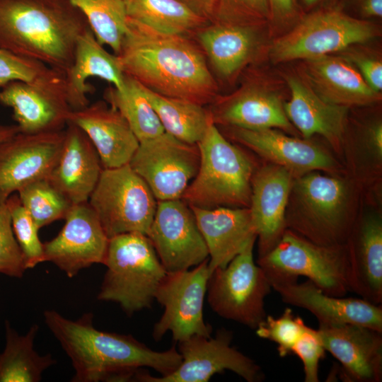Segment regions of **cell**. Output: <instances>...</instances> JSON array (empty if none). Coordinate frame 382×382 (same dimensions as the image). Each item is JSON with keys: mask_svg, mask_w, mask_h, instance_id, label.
I'll return each instance as SVG.
<instances>
[{"mask_svg": "<svg viewBox=\"0 0 382 382\" xmlns=\"http://www.w3.org/2000/svg\"><path fill=\"white\" fill-rule=\"evenodd\" d=\"M291 353L303 363L305 382H318L319 361L325 356V349L318 330L308 327L293 347Z\"/></svg>", "mask_w": 382, "mask_h": 382, "instance_id": "cell-42", "label": "cell"}, {"mask_svg": "<svg viewBox=\"0 0 382 382\" xmlns=\"http://www.w3.org/2000/svg\"><path fill=\"white\" fill-rule=\"evenodd\" d=\"M104 97L126 119L139 142L165 132L158 115L144 93L142 85L132 77L125 75L123 87L108 88Z\"/></svg>", "mask_w": 382, "mask_h": 382, "instance_id": "cell-34", "label": "cell"}, {"mask_svg": "<svg viewBox=\"0 0 382 382\" xmlns=\"http://www.w3.org/2000/svg\"><path fill=\"white\" fill-rule=\"evenodd\" d=\"M257 264L270 285L297 282L303 276L328 295L342 297L350 291L345 244L319 245L285 231L274 248L258 257Z\"/></svg>", "mask_w": 382, "mask_h": 382, "instance_id": "cell-6", "label": "cell"}, {"mask_svg": "<svg viewBox=\"0 0 382 382\" xmlns=\"http://www.w3.org/2000/svg\"><path fill=\"white\" fill-rule=\"evenodd\" d=\"M317 330L325 351L341 364V380L382 381V332L354 324L319 327Z\"/></svg>", "mask_w": 382, "mask_h": 382, "instance_id": "cell-18", "label": "cell"}, {"mask_svg": "<svg viewBox=\"0 0 382 382\" xmlns=\"http://www.w3.org/2000/svg\"><path fill=\"white\" fill-rule=\"evenodd\" d=\"M125 75L159 94L201 105L216 84L201 51L183 35L157 32L129 18L117 54Z\"/></svg>", "mask_w": 382, "mask_h": 382, "instance_id": "cell-1", "label": "cell"}, {"mask_svg": "<svg viewBox=\"0 0 382 382\" xmlns=\"http://www.w3.org/2000/svg\"><path fill=\"white\" fill-rule=\"evenodd\" d=\"M142 88L165 132L182 141L197 144L213 122L209 111L196 103L166 96L143 85Z\"/></svg>", "mask_w": 382, "mask_h": 382, "instance_id": "cell-32", "label": "cell"}, {"mask_svg": "<svg viewBox=\"0 0 382 382\" xmlns=\"http://www.w3.org/2000/svg\"><path fill=\"white\" fill-rule=\"evenodd\" d=\"M250 243L225 267L216 268L207 283V298L219 316L255 329L266 317L265 299L272 286L263 270L255 263Z\"/></svg>", "mask_w": 382, "mask_h": 382, "instance_id": "cell-9", "label": "cell"}, {"mask_svg": "<svg viewBox=\"0 0 382 382\" xmlns=\"http://www.w3.org/2000/svg\"><path fill=\"white\" fill-rule=\"evenodd\" d=\"M103 265L98 299L117 303L128 316L151 307L167 272L149 237L137 232L110 238Z\"/></svg>", "mask_w": 382, "mask_h": 382, "instance_id": "cell-5", "label": "cell"}, {"mask_svg": "<svg viewBox=\"0 0 382 382\" xmlns=\"http://www.w3.org/2000/svg\"><path fill=\"white\" fill-rule=\"evenodd\" d=\"M88 203L110 239L133 232L147 236L158 201L128 163L103 168Z\"/></svg>", "mask_w": 382, "mask_h": 382, "instance_id": "cell-8", "label": "cell"}, {"mask_svg": "<svg viewBox=\"0 0 382 382\" xmlns=\"http://www.w3.org/2000/svg\"><path fill=\"white\" fill-rule=\"evenodd\" d=\"M88 28L76 42L73 64L65 74V92L72 110L82 109L89 104L87 97L94 87L87 83L91 77L102 79L121 89L125 74L117 55L111 54Z\"/></svg>", "mask_w": 382, "mask_h": 382, "instance_id": "cell-27", "label": "cell"}, {"mask_svg": "<svg viewBox=\"0 0 382 382\" xmlns=\"http://www.w3.org/2000/svg\"><path fill=\"white\" fill-rule=\"evenodd\" d=\"M27 270L15 237L6 200L0 199V274L21 278Z\"/></svg>", "mask_w": 382, "mask_h": 382, "instance_id": "cell-41", "label": "cell"}, {"mask_svg": "<svg viewBox=\"0 0 382 382\" xmlns=\"http://www.w3.org/2000/svg\"><path fill=\"white\" fill-rule=\"evenodd\" d=\"M378 34L372 21L325 6L304 14L290 31L274 41L270 54L275 63L303 60L345 50Z\"/></svg>", "mask_w": 382, "mask_h": 382, "instance_id": "cell-7", "label": "cell"}, {"mask_svg": "<svg viewBox=\"0 0 382 382\" xmlns=\"http://www.w3.org/2000/svg\"><path fill=\"white\" fill-rule=\"evenodd\" d=\"M369 142L378 156L382 154V125L376 123L369 129Z\"/></svg>", "mask_w": 382, "mask_h": 382, "instance_id": "cell-46", "label": "cell"}, {"mask_svg": "<svg viewBox=\"0 0 382 382\" xmlns=\"http://www.w3.org/2000/svg\"><path fill=\"white\" fill-rule=\"evenodd\" d=\"M103 169L86 133L69 122L59 160L48 180L73 205L88 202Z\"/></svg>", "mask_w": 382, "mask_h": 382, "instance_id": "cell-21", "label": "cell"}, {"mask_svg": "<svg viewBox=\"0 0 382 382\" xmlns=\"http://www.w3.org/2000/svg\"><path fill=\"white\" fill-rule=\"evenodd\" d=\"M291 185V173L275 164L262 168L253 177L249 208L259 238V257L271 251L285 231Z\"/></svg>", "mask_w": 382, "mask_h": 382, "instance_id": "cell-22", "label": "cell"}, {"mask_svg": "<svg viewBox=\"0 0 382 382\" xmlns=\"http://www.w3.org/2000/svg\"><path fill=\"white\" fill-rule=\"evenodd\" d=\"M291 97L284 105L290 121L305 138L320 134L337 145L344 134L348 107L322 99L303 79L288 76Z\"/></svg>", "mask_w": 382, "mask_h": 382, "instance_id": "cell-29", "label": "cell"}, {"mask_svg": "<svg viewBox=\"0 0 382 382\" xmlns=\"http://www.w3.org/2000/svg\"><path fill=\"white\" fill-rule=\"evenodd\" d=\"M260 25L217 22L201 28L199 42L221 76H233L255 57L261 44Z\"/></svg>", "mask_w": 382, "mask_h": 382, "instance_id": "cell-30", "label": "cell"}, {"mask_svg": "<svg viewBox=\"0 0 382 382\" xmlns=\"http://www.w3.org/2000/svg\"><path fill=\"white\" fill-rule=\"evenodd\" d=\"M347 247L350 291L376 305L382 303V221L366 216Z\"/></svg>", "mask_w": 382, "mask_h": 382, "instance_id": "cell-28", "label": "cell"}, {"mask_svg": "<svg viewBox=\"0 0 382 382\" xmlns=\"http://www.w3.org/2000/svg\"><path fill=\"white\" fill-rule=\"evenodd\" d=\"M217 22L263 25L270 21L268 0H215Z\"/></svg>", "mask_w": 382, "mask_h": 382, "instance_id": "cell-40", "label": "cell"}, {"mask_svg": "<svg viewBox=\"0 0 382 382\" xmlns=\"http://www.w3.org/2000/svg\"><path fill=\"white\" fill-rule=\"evenodd\" d=\"M271 286L284 303L311 313L320 328L354 324L382 332L381 305L363 299L328 295L309 279L300 284L294 282Z\"/></svg>", "mask_w": 382, "mask_h": 382, "instance_id": "cell-19", "label": "cell"}, {"mask_svg": "<svg viewBox=\"0 0 382 382\" xmlns=\"http://www.w3.org/2000/svg\"><path fill=\"white\" fill-rule=\"evenodd\" d=\"M61 74L43 63L0 48V88L13 81L36 82Z\"/></svg>", "mask_w": 382, "mask_h": 382, "instance_id": "cell-39", "label": "cell"}, {"mask_svg": "<svg viewBox=\"0 0 382 382\" xmlns=\"http://www.w3.org/2000/svg\"><path fill=\"white\" fill-rule=\"evenodd\" d=\"M84 15L97 40L120 51L127 30L128 16L124 0H70Z\"/></svg>", "mask_w": 382, "mask_h": 382, "instance_id": "cell-35", "label": "cell"}, {"mask_svg": "<svg viewBox=\"0 0 382 382\" xmlns=\"http://www.w3.org/2000/svg\"><path fill=\"white\" fill-rule=\"evenodd\" d=\"M147 236L167 272L188 270L209 259L194 212L181 199L158 201Z\"/></svg>", "mask_w": 382, "mask_h": 382, "instance_id": "cell-13", "label": "cell"}, {"mask_svg": "<svg viewBox=\"0 0 382 382\" xmlns=\"http://www.w3.org/2000/svg\"><path fill=\"white\" fill-rule=\"evenodd\" d=\"M303 14L323 8L327 0H297Z\"/></svg>", "mask_w": 382, "mask_h": 382, "instance_id": "cell-47", "label": "cell"}, {"mask_svg": "<svg viewBox=\"0 0 382 382\" xmlns=\"http://www.w3.org/2000/svg\"><path fill=\"white\" fill-rule=\"evenodd\" d=\"M359 71L368 85L375 91L382 90V63L377 57L357 52L342 54Z\"/></svg>", "mask_w": 382, "mask_h": 382, "instance_id": "cell-43", "label": "cell"}, {"mask_svg": "<svg viewBox=\"0 0 382 382\" xmlns=\"http://www.w3.org/2000/svg\"><path fill=\"white\" fill-rule=\"evenodd\" d=\"M19 132L20 129L16 124L8 125L0 124V143L8 139Z\"/></svg>", "mask_w": 382, "mask_h": 382, "instance_id": "cell-48", "label": "cell"}, {"mask_svg": "<svg viewBox=\"0 0 382 382\" xmlns=\"http://www.w3.org/2000/svg\"><path fill=\"white\" fill-rule=\"evenodd\" d=\"M197 1L199 4H203L205 6L209 7L210 10H212V7L214 6L215 0H194Z\"/></svg>", "mask_w": 382, "mask_h": 382, "instance_id": "cell-49", "label": "cell"}, {"mask_svg": "<svg viewBox=\"0 0 382 382\" xmlns=\"http://www.w3.org/2000/svg\"><path fill=\"white\" fill-rule=\"evenodd\" d=\"M228 127L233 139L291 173L334 168L332 158L310 141L289 137L272 128L251 130Z\"/></svg>", "mask_w": 382, "mask_h": 382, "instance_id": "cell-25", "label": "cell"}, {"mask_svg": "<svg viewBox=\"0 0 382 382\" xmlns=\"http://www.w3.org/2000/svg\"><path fill=\"white\" fill-rule=\"evenodd\" d=\"M13 231L22 250L25 267L33 268L44 261L43 243L38 236L39 228L22 204L19 197L12 194L6 199Z\"/></svg>", "mask_w": 382, "mask_h": 382, "instance_id": "cell-37", "label": "cell"}, {"mask_svg": "<svg viewBox=\"0 0 382 382\" xmlns=\"http://www.w3.org/2000/svg\"><path fill=\"white\" fill-rule=\"evenodd\" d=\"M209 111L215 125L251 130L277 127L288 132L293 129L279 97L257 85L245 86L230 96L217 100Z\"/></svg>", "mask_w": 382, "mask_h": 382, "instance_id": "cell-26", "label": "cell"}, {"mask_svg": "<svg viewBox=\"0 0 382 382\" xmlns=\"http://www.w3.org/2000/svg\"><path fill=\"white\" fill-rule=\"evenodd\" d=\"M57 236L43 243L44 261L69 278L93 264H103L109 238L88 202L73 204Z\"/></svg>", "mask_w": 382, "mask_h": 382, "instance_id": "cell-17", "label": "cell"}, {"mask_svg": "<svg viewBox=\"0 0 382 382\" xmlns=\"http://www.w3.org/2000/svg\"><path fill=\"white\" fill-rule=\"evenodd\" d=\"M69 122L88 136L103 168L128 164L139 147V141L126 119L107 102L98 100L82 109L71 110Z\"/></svg>", "mask_w": 382, "mask_h": 382, "instance_id": "cell-20", "label": "cell"}, {"mask_svg": "<svg viewBox=\"0 0 382 382\" xmlns=\"http://www.w3.org/2000/svg\"><path fill=\"white\" fill-rule=\"evenodd\" d=\"M197 144L165 132L139 142L129 164L148 185L157 201L181 199L199 166Z\"/></svg>", "mask_w": 382, "mask_h": 382, "instance_id": "cell-12", "label": "cell"}, {"mask_svg": "<svg viewBox=\"0 0 382 382\" xmlns=\"http://www.w3.org/2000/svg\"><path fill=\"white\" fill-rule=\"evenodd\" d=\"M128 18L157 32L183 35L201 29L206 19L179 0H124Z\"/></svg>", "mask_w": 382, "mask_h": 382, "instance_id": "cell-33", "label": "cell"}, {"mask_svg": "<svg viewBox=\"0 0 382 382\" xmlns=\"http://www.w3.org/2000/svg\"><path fill=\"white\" fill-rule=\"evenodd\" d=\"M301 200L307 209L303 218L291 226L315 243L344 245L349 235L344 218L346 189L340 180L318 173L301 177L296 184Z\"/></svg>", "mask_w": 382, "mask_h": 382, "instance_id": "cell-16", "label": "cell"}, {"mask_svg": "<svg viewBox=\"0 0 382 382\" xmlns=\"http://www.w3.org/2000/svg\"><path fill=\"white\" fill-rule=\"evenodd\" d=\"M43 316L71 361L75 371L73 382L134 381L138 371L144 367L166 376L182 361L174 346L156 352L131 335L96 329L91 313H84L76 320L67 319L54 310L45 311Z\"/></svg>", "mask_w": 382, "mask_h": 382, "instance_id": "cell-2", "label": "cell"}, {"mask_svg": "<svg viewBox=\"0 0 382 382\" xmlns=\"http://www.w3.org/2000/svg\"><path fill=\"white\" fill-rule=\"evenodd\" d=\"M308 328L300 316L286 308L277 318L267 315L255 330L259 337L277 344L279 356L284 357L291 354L293 347Z\"/></svg>", "mask_w": 382, "mask_h": 382, "instance_id": "cell-38", "label": "cell"}, {"mask_svg": "<svg viewBox=\"0 0 382 382\" xmlns=\"http://www.w3.org/2000/svg\"><path fill=\"white\" fill-rule=\"evenodd\" d=\"M346 5L357 13L359 18L368 20L382 16V0H342L330 6L341 9Z\"/></svg>", "mask_w": 382, "mask_h": 382, "instance_id": "cell-45", "label": "cell"}, {"mask_svg": "<svg viewBox=\"0 0 382 382\" xmlns=\"http://www.w3.org/2000/svg\"><path fill=\"white\" fill-rule=\"evenodd\" d=\"M303 79L322 99L349 107L374 103L381 98L343 56L326 54L302 60Z\"/></svg>", "mask_w": 382, "mask_h": 382, "instance_id": "cell-24", "label": "cell"}, {"mask_svg": "<svg viewBox=\"0 0 382 382\" xmlns=\"http://www.w3.org/2000/svg\"><path fill=\"white\" fill-rule=\"evenodd\" d=\"M268 4L269 23L276 28L293 27L304 15L297 0H268Z\"/></svg>", "mask_w": 382, "mask_h": 382, "instance_id": "cell-44", "label": "cell"}, {"mask_svg": "<svg viewBox=\"0 0 382 382\" xmlns=\"http://www.w3.org/2000/svg\"><path fill=\"white\" fill-rule=\"evenodd\" d=\"M233 334L220 328L214 337L193 335L178 342L182 361L168 375L152 376L139 370L135 381L142 382H207L216 374L229 370L248 382H260L265 374L252 359L231 345Z\"/></svg>", "mask_w": 382, "mask_h": 382, "instance_id": "cell-11", "label": "cell"}, {"mask_svg": "<svg viewBox=\"0 0 382 382\" xmlns=\"http://www.w3.org/2000/svg\"><path fill=\"white\" fill-rule=\"evenodd\" d=\"M190 207L208 249L210 273L225 267L257 238L249 207Z\"/></svg>", "mask_w": 382, "mask_h": 382, "instance_id": "cell-23", "label": "cell"}, {"mask_svg": "<svg viewBox=\"0 0 382 382\" xmlns=\"http://www.w3.org/2000/svg\"><path fill=\"white\" fill-rule=\"evenodd\" d=\"M209 259L192 270L167 272L155 294V300L164 307V313L154 325L156 341L170 331L180 342L193 335L210 337L211 325L203 317L204 299L211 274Z\"/></svg>", "mask_w": 382, "mask_h": 382, "instance_id": "cell-10", "label": "cell"}, {"mask_svg": "<svg viewBox=\"0 0 382 382\" xmlns=\"http://www.w3.org/2000/svg\"><path fill=\"white\" fill-rule=\"evenodd\" d=\"M90 28L70 0H0V48L65 75Z\"/></svg>", "mask_w": 382, "mask_h": 382, "instance_id": "cell-3", "label": "cell"}, {"mask_svg": "<svg viewBox=\"0 0 382 382\" xmlns=\"http://www.w3.org/2000/svg\"><path fill=\"white\" fill-rule=\"evenodd\" d=\"M6 346L0 353V382H38L47 369L56 363L51 354L40 355L34 349L39 330L33 324L28 332L20 335L5 322Z\"/></svg>", "mask_w": 382, "mask_h": 382, "instance_id": "cell-31", "label": "cell"}, {"mask_svg": "<svg viewBox=\"0 0 382 382\" xmlns=\"http://www.w3.org/2000/svg\"><path fill=\"white\" fill-rule=\"evenodd\" d=\"M0 103L12 109L20 132L27 134L64 129L72 110L63 74L36 82L11 81L0 90Z\"/></svg>", "mask_w": 382, "mask_h": 382, "instance_id": "cell-14", "label": "cell"}, {"mask_svg": "<svg viewBox=\"0 0 382 382\" xmlns=\"http://www.w3.org/2000/svg\"><path fill=\"white\" fill-rule=\"evenodd\" d=\"M64 129L18 132L0 143V199L37 180L48 179L60 156Z\"/></svg>", "mask_w": 382, "mask_h": 382, "instance_id": "cell-15", "label": "cell"}, {"mask_svg": "<svg viewBox=\"0 0 382 382\" xmlns=\"http://www.w3.org/2000/svg\"><path fill=\"white\" fill-rule=\"evenodd\" d=\"M18 195L39 229L64 219L72 206L48 179L25 185L18 191Z\"/></svg>", "mask_w": 382, "mask_h": 382, "instance_id": "cell-36", "label": "cell"}, {"mask_svg": "<svg viewBox=\"0 0 382 382\" xmlns=\"http://www.w3.org/2000/svg\"><path fill=\"white\" fill-rule=\"evenodd\" d=\"M200 160L197 175L181 199L200 208L249 207L253 166L212 122L197 143Z\"/></svg>", "mask_w": 382, "mask_h": 382, "instance_id": "cell-4", "label": "cell"}]
</instances>
